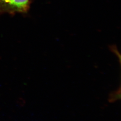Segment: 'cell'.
I'll use <instances>...</instances> for the list:
<instances>
[{
    "label": "cell",
    "mask_w": 121,
    "mask_h": 121,
    "mask_svg": "<svg viewBox=\"0 0 121 121\" xmlns=\"http://www.w3.org/2000/svg\"><path fill=\"white\" fill-rule=\"evenodd\" d=\"M29 0H0V12H26L29 9Z\"/></svg>",
    "instance_id": "obj_1"
},
{
    "label": "cell",
    "mask_w": 121,
    "mask_h": 121,
    "mask_svg": "<svg viewBox=\"0 0 121 121\" xmlns=\"http://www.w3.org/2000/svg\"><path fill=\"white\" fill-rule=\"evenodd\" d=\"M121 98V90L120 87L119 88L118 90L111 92L109 95L108 101L109 102L112 103L114 102L117 100L120 99Z\"/></svg>",
    "instance_id": "obj_2"
}]
</instances>
